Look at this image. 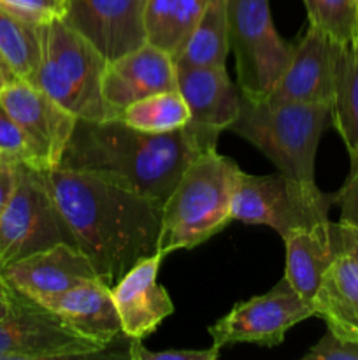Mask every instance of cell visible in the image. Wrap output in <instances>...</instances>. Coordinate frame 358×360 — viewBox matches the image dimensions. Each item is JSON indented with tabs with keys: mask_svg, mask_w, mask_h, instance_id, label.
I'll return each instance as SVG.
<instances>
[{
	"mask_svg": "<svg viewBox=\"0 0 358 360\" xmlns=\"http://www.w3.org/2000/svg\"><path fill=\"white\" fill-rule=\"evenodd\" d=\"M357 42H358V41H357Z\"/></svg>",
	"mask_w": 358,
	"mask_h": 360,
	"instance_id": "cell-39",
	"label": "cell"
},
{
	"mask_svg": "<svg viewBox=\"0 0 358 360\" xmlns=\"http://www.w3.org/2000/svg\"><path fill=\"white\" fill-rule=\"evenodd\" d=\"M168 90H178L175 62L172 55L151 42L107 62L102 79L109 118H118L123 109L139 98Z\"/></svg>",
	"mask_w": 358,
	"mask_h": 360,
	"instance_id": "cell-15",
	"label": "cell"
},
{
	"mask_svg": "<svg viewBox=\"0 0 358 360\" xmlns=\"http://www.w3.org/2000/svg\"><path fill=\"white\" fill-rule=\"evenodd\" d=\"M332 125L326 104L253 101L242 97L230 130L262 151L279 172L302 181H314L319 141Z\"/></svg>",
	"mask_w": 358,
	"mask_h": 360,
	"instance_id": "cell-4",
	"label": "cell"
},
{
	"mask_svg": "<svg viewBox=\"0 0 358 360\" xmlns=\"http://www.w3.org/2000/svg\"><path fill=\"white\" fill-rule=\"evenodd\" d=\"M18 297H20V294L4 280L2 273H0V320L6 319V316L13 311V308L16 306Z\"/></svg>",
	"mask_w": 358,
	"mask_h": 360,
	"instance_id": "cell-34",
	"label": "cell"
},
{
	"mask_svg": "<svg viewBox=\"0 0 358 360\" xmlns=\"http://www.w3.org/2000/svg\"><path fill=\"white\" fill-rule=\"evenodd\" d=\"M41 58L32 83L77 120H109L102 95L107 60L63 20L39 25Z\"/></svg>",
	"mask_w": 358,
	"mask_h": 360,
	"instance_id": "cell-5",
	"label": "cell"
},
{
	"mask_svg": "<svg viewBox=\"0 0 358 360\" xmlns=\"http://www.w3.org/2000/svg\"><path fill=\"white\" fill-rule=\"evenodd\" d=\"M336 193L319 190L316 181H302L283 172L265 176L241 171L232 202V218L248 225H267L281 238L298 229L329 221Z\"/></svg>",
	"mask_w": 358,
	"mask_h": 360,
	"instance_id": "cell-6",
	"label": "cell"
},
{
	"mask_svg": "<svg viewBox=\"0 0 358 360\" xmlns=\"http://www.w3.org/2000/svg\"><path fill=\"white\" fill-rule=\"evenodd\" d=\"M218 347L200 348V350H160L151 352L140 345L139 340H133L132 347L128 350V357L132 360H216L220 357Z\"/></svg>",
	"mask_w": 358,
	"mask_h": 360,
	"instance_id": "cell-32",
	"label": "cell"
},
{
	"mask_svg": "<svg viewBox=\"0 0 358 360\" xmlns=\"http://www.w3.org/2000/svg\"><path fill=\"white\" fill-rule=\"evenodd\" d=\"M228 51L227 0H207L199 23L174 58L175 65L225 67Z\"/></svg>",
	"mask_w": 358,
	"mask_h": 360,
	"instance_id": "cell-21",
	"label": "cell"
},
{
	"mask_svg": "<svg viewBox=\"0 0 358 360\" xmlns=\"http://www.w3.org/2000/svg\"><path fill=\"white\" fill-rule=\"evenodd\" d=\"M204 150L188 125L172 132H142L119 118L77 120L58 167L98 176L164 204Z\"/></svg>",
	"mask_w": 358,
	"mask_h": 360,
	"instance_id": "cell-2",
	"label": "cell"
},
{
	"mask_svg": "<svg viewBox=\"0 0 358 360\" xmlns=\"http://www.w3.org/2000/svg\"><path fill=\"white\" fill-rule=\"evenodd\" d=\"M314 308L295 292L286 278L267 294L237 302L209 327L213 345L223 348L234 343H253L272 348L284 341L288 330L311 319Z\"/></svg>",
	"mask_w": 358,
	"mask_h": 360,
	"instance_id": "cell-10",
	"label": "cell"
},
{
	"mask_svg": "<svg viewBox=\"0 0 358 360\" xmlns=\"http://www.w3.org/2000/svg\"><path fill=\"white\" fill-rule=\"evenodd\" d=\"M146 0H67L63 21L107 62L146 44Z\"/></svg>",
	"mask_w": 358,
	"mask_h": 360,
	"instance_id": "cell-12",
	"label": "cell"
},
{
	"mask_svg": "<svg viewBox=\"0 0 358 360\" xmlns=\"http://www.w3.org/2000/svg\"><path fill=\"white\" fill-rule=\"evenodd\" d=\"M165 257L167 255L160 250L144 257L111 287L123 336L132 341H142L151 336L158 326L174 313L171 295L157 280Z\"/></svg>",
	"mask_w": 358,
	"mask_h": 360,
	"instance_id": "cell-17",
	"label": "cell"
},
{
	"mask_svg": "<svg viewBox=\"0 0 358 360\" xmlns=\"http://www.w3.org/2000/svg\"><path fill=\"white\" fill-rule=\"evenodd\" d=\"M283 241L286 248L284 278L300 297L311 302L325 273L343 252L339 225L329 220L298 229Z\"/></svg>",
	"mask_w": 358,
	"mask_h": 360,
	"instance_id": "cell-19",
	"label": "cell"
},
{
	"mask_svg": "<svg viewBox=\"0 0 358 360\" xmlns=\"http://www.w3.org/2000/svg\"><path fill=\"white\" fill-rule=\"evenodd\" d=\"M42 172L77 248L109 287L157 252L164 204L98 176L62 167Z\"/></svg>",
	"mask_w": 358,
	"mask_h": 360,
	"instance_id": "cell-1",
	"label": "cell"
},
{
	"mask_svg": "<svg viewBox=\"0 0 358 360\" xmlns=\"http://www.w3.org/2000/svg\"><path fill=\"white\" fill-rule=\"evenodd\" d=\"M304 360H358V340L337 336L326 330L321 340L305 352Z\"/></svg>",
	"mask_w": 358,
	"mask_h": 360,
	"instance_id": "cell-30",
	"label": "cell"
},
{
	"mask_svg": "<svg viewBox=\"0 0 358 360\" xmlns=\"http://www.w3.org/2000/svg\"><path fill=\"white\" fill-rule=\"evenodd\" d=\"M309 25L339 44L358 41V0H302Z\"/></svg>",
	"mask_w": 358,
	"mask_h": 360,
	"instance_id": "cell-25",
	"label": "cell"
},
{
	"mask_svg": "<svg viewBox=\"0 0 358 360\" xmlns=\"http://www.w3.org/2000/svg\"><path fill=\"white\" fill-rule=\"evenodd\" d=\"M39 304L58 315L74 330L105 347L123 334L111 287L98 278L83 281Z\"/></svg>",
	"mask_w": 358,
	"mask_h": 360,
	"instance_id": "cell-18",
	"label": "cell"
},
{
	"mask_svg": "<svg viewBox=\"0 0 358 360\" xmlns=\"http://www.w3.org/2000/svg\"><path fill=\"white\" fill-rule=\"evenodd\" d=\"M228 46L242 97L265 101L290 63L295 44L277 34L269 0H227Z\"/></svg>",
	"mask_w": 358,
	"mask_h": 360,
	"instance_id": "cell-7",
	"label": "cell"
},
{
	"mask_svg": "<svg viewBox=\"0 0 358 360\" xmlns=\"http://www.w3.org/2000/svg\"><path fill=\"white\" fill-rule=\"evenodd\" d=\"M350 172L340 186L339 192H336V204L339 206V224L346 227L358 229V153L350 155Z\"/></svg>",
	"mask_w": 358,
	"mask_h": 360,
	"instance_id": "cell-31",
	"label": "cell"
},
{
	"mask_svg": "<svg viewBox=\"0 0 358 360\" xmlns=\"http://www.w3.org/2000/svg\"><path fill=\"white\" fill-rule=\"evenodd\" d=\"M0 55L14 77L32 81L41 58L39 25L0 4Z\"/></svg>",
	"mask_w": 358,
	"mask_h": 360,
	"instance_id": "cell-23",
	"label": "cell"
},
{
	"mask_svg": "<svg viewBox=\"0 0 358 360\" xmlns=\"http://www.w3.org/2000/svg\"><path fill=\"white\" fill-rule=\"evenodd\" d=\"M174 9L175 0H146L144 21H146L147 42L158 46L167 53L171 49V28Z\"/></svg>",
	"mask_w": 358,
	"mask_h": 360,
	"instance_id": "cell-27",
	"label": "cell"
},
{
	"mask_svg": "<svg viewBox=\"0 0 358 360\" xmlns=\"http://www.w3.org/2000/svg\"><path fill=\"white\" fill-rule=\"evenodd\" d=\"M0 273L14 290L37 304L83 281L98 278L88 257L69 243H60L7 264L0 267Z\"/></svg>",
	"mask_w": 358,
	"mask_h": 360,
	"instance_id": "cell-16",
	"label": "cell"
},
{
	"mask_svg": "<svg viewBox=\"0 0 358 360\" xmlns=\"http://www.w3.org/2000/svg\"><path fill=\"white\" fill-rule=\"evenodd\" d=\"M239 174L237 162L216 148L202 151L164 202L158 250L165 255L193 250L234 221L232 202Z\"/></svg>",
	"mask_w": 358,
	"mask_h": 360,
	"instance_id": "cell-3",
	"label": "cell"
},
{
	"mask_svg": "<svg viewBox=\"0 0 358 360\" xmlns=\"http://www.w3.org/2000/svg\"><path fill=\"white\" fill-rule=\"evenodd\" d=\"M0 70H2L4 74H6V77L7 79H14V76H13V72H11V69L9 67H7V63L4 62V58H2V55H0Z\"/></svg>",
	"mask_w": 358,
	"mask_h": 360,
	"instance_id": "cell-37",
	"label": "cell"
},
{
	"mask_svg": "<svg viewBox=\"0 0 358 360\" xmlns=\"http://www.w3.org/2000/svg\"><path fill=\"white\" fill-rule=\"evenodd\" d=\"M4 7L35 25L63 20L67 0H0Z\"/></svg>",
	"mask_w": 358,
	"mask_h": 360,
	"instance_id": "cell-29",
	"label": "cell"
},
{
	"mask_svg": "<svg viewBox=\"0 0 358 360\" xmlns=\"http://www.w3.org/2000/svg\"><path fill=\"white\" fill-rule=\"evenodd\" d=\"M18 181V162L0 169V214L13 197Z\"/></svg>",
	"mask_w": 358,
	"mask_h": 360,
	"instance_id": "cell-33",
	"label": "cell"
},
{
	"mask_svg": "<svg viewBox=\"0 0 358 360\" xmlns=\"http://www.w3.org/2000/svg\"><path fill=\"white\" fill-rule=\"evenodd\" d=\"M0 104L13 116L32 146L42 169L58 167L77 118L28 81L14 77L4 84Z\"/></svg>",
	"mask_w": 358,
	"mask_h": 360,
	"instance_id": "cell-11",
	"label": "cell"
},
{
	"mask_svg": "<svg viewBox=\"0 0 358 360\" xmlns=\"http://www.w3.org/2000/svg\"><path fill=\"white\" fill-rule=\"evenodd\" d=\"M178 90L190 109L188 127L204 150H214L223 130H230L239 115L241 91L225 67L175 65Z\"/></svg>",
	"mask_w": 358,
	"mask_h": 360,
	"instance_id": "cell-13",
	"label": "cell"
},
{
	"mask_svg": "<svg viewBox=\"0 0 358 360\" xmlns=\"http://www.w3.org/2000/svg\"><path fill=\"white\" fill-rule=\"evenodd\" d=\"M311 304L332 333L358 340V260L351 253L336 257Z\"/></svg>",
	"mask_w": 358,
	"mask_h": 360,
	"instance_id": "cell-20",
	"label": "cell"
},
{
	"mask_svg": "<svg viewBox=\"0 0 358 360\" xmlns=\"http://www.w3.org/2000/svg\"><path fill=\"white\" fill-rule=\"evenodd\" d=\"M343 46L309 25L269 101L332 105Z\"/></svg>",
	"mask_w": 358,
	"mask_h": 360,
	"instance_id": "cell-14",
	"label": "cell"
},
{
	"mask_svg": "<svg viewBox=\"0 0 358 360\" xmlns=\"http://www.w3.org/2000/svg\"><path fill=\"white\" fill-rule=\"evenodd\" d=\"M206 4L207 0H175L174 18H172L171 28V49H168L172 58H175L183 49V46L186 44L193 28H195L200 16H202Z\"/></svg>",
	"mask_w": 358,
	"mask_h": 360,
	"instance_id": "cell-28",
	"label": "cell"
},
{
	"mask_svg": "<svg viewBox=\"0 0 358 360\" xmlns=\"http://www.w3.org/2000/svg\"><path fill=\"white\" fill-rule=\"evenodd\" d=\"M105 348L21 294L13 311L0 320V360L97 357Z\"/></svg>",
	"mask_w": 358,
	"mask_h": 360,
	"instance_id": "cell-9",
	"label": "cell"
},
{
	"mask_svg": "<svg viewBox=\"0 0 358 360\" xmlns=\"http://www.w3.org/2000/svg\"><path fill=\"white\" fill-rule=\"evenodd\" d=\"M332 125L347 153H358V42L344 44L337 62L332 98Z\"/></svg>",
	"mask_w": 358,
	"mask_h": 360,
	"instance_id": "cell-22",
	"label": "cell"
},
{
	"mask_svg": "<svg viewBox=\"0 0 358 360\" xmlns=\"http://www.w3.org/2000/svg\"><path fill=\"white\" fill-rule=\"evenodd\" d=\"M7 81H9V79H7V77H6V74H4V72H2V70H0V91H2L4 84H6V83H7Z\"/></svg>",
	"mask_w": 358,
	"mask_h": 360,
	"instance_id": "cell-38",
	"label": "cell"
},
{
	"mask_svg": "<svg viewBox=\"0 0 358 360\" xmlns=\"http://www.w3.org/2000/svg\"><path fill=\"white\" fill-rule=\"evenodd\" d=\"M60 243L77 246L44 172L18 162L16 188L0 214V267Z\"/></svg>",
	"mask_w": 358,
	"mask_h": 360,
	"instance_id": "cell-8",
	"label": "cell"
},
{
	"mask_svg": "<svg viewBox=\"0 0 358 360\" xmlns=\"http://www.w3.org/2000/svg\"><path fill=\"white\" fill-rule=\"evenodd\" d=\"M0 151L11 155L16 160L27 162V164L42 169L35 148L32 146L28 137L25 136L23 130L18 127V123L2 104H0Z\"/></svg>",
	"mask_w": 358,
	"mask_h": 360,
	"instance_id": "cell-26",
	"label": "cell"
},
{
	"mask_svg": "<svg viewBox=\"0 0 358 360\" xmlns=\"http://www.w3.org/2000/svg\"><path fill=\"white\" fill-rule=\"evenodd\" d=\"M118 118L142 132L164 134L188 125L190 109L179 90H168L139 98L123 109Z\"/></svg>",
	"mask_w": 358,
	"mask_h": 360,
	"instance_id": "cell-24",
	"label": "cell"
},
{
	"mask_svg": "<svg viewBox=\"0 0 358 360\" xmlns=\"http://www.w3.org/2000/svg\"><path fill=\"white\" fill-rule=\"evenodd\" d=\"M339 225V236H340V245H343L344 252L351 253L354 259L358 260V229L346 227V225Z\"/></svg>",
	"mask_w": 358,
	"mask_h": 360,
	"instance_id": "cell-35",
	"label": "cell"
},
{
	"mask_svg": "<svg viewBox=\"0 0 358 360\" xmlns=\"http://www.w3.org/2000/svg\"><path fill=\"white\" fill-rule=\"evenodd\" d=\"M16 162H20V160H16V158L11 157V155H7V153H4V151H0V169L6 167V165L16 164Z\"/></svg>",
	"mask_w": 358,
	"mask_h": 360,
	"instance_id": "cell-36",
	"label": "cell"
}]
</instances>
